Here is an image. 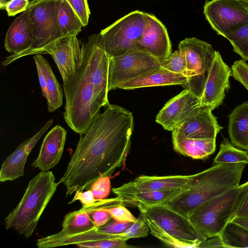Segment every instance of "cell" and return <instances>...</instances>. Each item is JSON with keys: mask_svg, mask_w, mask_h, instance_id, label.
<instances>
[{"mask_svg": "<svg viewBox=\"0 0 248 248\" xmlns=\"http://www.w3.org/2000/svg\"><path fill=\"white\" fill-rule=\"evenodd\" d=\"M82 134L65 171L58 182L66 188V195L77 190L90 189L103 176H111L125 162L134 129L132 113L109 103Z\"/></svg>", "mask_w": 248, "mask_h": 248, "instance_id": "1", "label": "cell"}, {"mask_svg": "<svg viewBox=\"0 0 248 248\" xmlns=\"http://www.w3.org/2000/svg\"><path fill=\"white\" fill-rule=\"evenodd\" d=\"M109 56L99 34L90 36L83 62L63 88L65 122L80 135L87 129L108 101Z\"/></svg>", "mask_w": 248, "mask_h": 248, "instance_id": "2", "label": "cell"}, {"mask_svg": "<svg viewBox=\"0 0 248 248\" xmlns=\"http://www.w3.org/2000/svg\"><path fill=\"white\" fill-rule=\"evenodd\" d=\"M245 167L243 163L214 164L193 174L189 188L165 205L188 218L201 203L239 186Z\"/></svg>", "mask_w": 248, "mask_h": 248, "instance_id": "3", "label": "cell"}, {"mask_svg": "<svg viewBox=\"0 0 248 248\" xmlns=\"http://www.w3.org/2000/svg\"><path fill=\"white\" fill-rule=\"evenodd\" d=\"M59 184L49 170L41 171L33 177L18 204L5 218L6 229L30 237Z\"/></svg>", "mask_w": 248, "mask_h": 248, "instance_id": "4", "label": "cell"}, {"mask_svg": "<svg viewBox=\"0 0 248 248\" xmlns=\"http://www.w3.org/2000/svg\"><path fill=\"white\" fill-rule=\"evenodd\" d=\"M142 212L151 233L173 248H197L206 239L187 218L165 205L144 208Z\"/></svg>", "mask_w": 248, "mask_h": 248, "instance_id": "5", "label": "cell"}, {"mask_svg": "<svg viewBox=\"0 0 248 248\" xmlns=\"http://www.w3.org/2000/svg\"><path fill=\"white\" fill-rule=\"evenodd\" d=\"M60 0H32L27 8L34 28L33 43L29 49L6 57V66L16 60L30 55L38 54L43 48L62 38L58 21Z\"/></svg>", "mask_w": 248, "mask_h": 248, "instance_id": "6", "label": "cell"}, {"mask_svg": "<svg viewBox=\"0 0 248 248\" xmlns=\"http://www.w3.org/2000/svg\"><path fill=\"white\" fill-rule=\"evenodd\" d=\"M239 186L201 203L188 218L206 238L219 235L234 216Z\"/></svg>", "mask_w": 248, "mask_h": 248, "instance_id": "7", "label": "cell"}, {"mask_svg": "<svg viewBox=\"0 0 248 248\" xmlns=\"http://www.w3.org/2000/svg\"><path fill=\"white\" fill-rule=\"evenodd\" d=\"M146 14L139 10L132 11L100 31L105 49L109 57L137 49L144 28Z\"/></svg>", "mask_w": 248, "mask_h": 248, "instance_id": "8", "label": "cell"}, {"mask_svg": "<svg viewBox=\"0 0 248 248\" xmlns=\"http://www.w3.org/2000/svg\"><path fill=\"white\" fill-rule=\"evenodd\" d=\"M178 48L185 55L186 63L188 81L184 88L200 98L216 50L209 43L196 37L181 41Z\"/></svg>", "mask_w": 248, "mask_h": 248, "instance_id": "9", "label": "cell"}, {"mask_svg": "<svg viewBox=\"0 0 248 248\" xmlns=\"http://www.w3.org/2000/svg\"><path fill=\"white\" fill-rule=\"evenodd\" d=\"M161 67L160 61L148 52L138 49L110 57L108 91L115 90L130 79Z\"/></svg>", "mask_w": 248, "mask_h": 248, "instance_id": "10", "label": "cell"}, {"mask_svg": "<svg viewBox=\"0 0 248 248\" xmlns=\"http://www.w3.org/2000/svg\"><path fill=\"white\" fill-rule=\"evenodd\" d=\"M203 13L212 29L225 38L248 24V3L244 0L206 1Z\"/></svg>", "mask_w": 248, "mask_h": 248, "instance_id": "11", "label": "cell"}, {"mask_svg": "<svg viewBox=\"0 0 248 248\" xmlns=\"http://www.w3.org/2000/svg\"><path fill=\"white\" fill-rule=\"evenodd\" d=\"M87 52V43L77 36L62 37L41 50L38 54H49L59 70L63 83L79 68Z\"/></svg>", "mask_w": 248, "mask_h": 248, "instance_id": "12", "label": "cell"}, {"mask_svg": "<svg viewBox=\"0 0 248 248\" xmlns=\"http://www.w3.org/2000/svg\"><path fill=\"white\" fill-rule=\"evenodd\" d=\"M231 76L232 69L223 61L219 52L216 51L200 97V106H209L213 110L221 105L226 93L230 89Z\"/></svg>", "mask_w": 248, "mask_h": 248, "instance_id": "13", "label": "cell"}, {"mask_svg": "<svg viewBox=\"0 0 248 248\" xmlns=\"http://www.w3.org/2000/svg\"><path fill=\"white\" fill-rule=\"evenodd\" d=\"M209 106H199L172 131V139H215L223 128Z\"/></svg>", "mask_w": 248, "mask_h": 248, "instance_id": "14", "label": "cell"}, {"mask_svg": "<svg viewBox=\"0 0 248 248\" xmlns=\"http://www.w3.org/2000/svg\"><path fill=\"white\" fill-rule=\"evenodd\" d=\"M200 106V98L185 88L169 100L156 116L155 121L168 131H172Z\"/></svg>", "mask_w": 248, "mask_h": 248, "instance_id": "15", "label": "cell"}, {"mask_svg": "<svg viewBox=\"0 0 248 248\" xmlns=\"http://www.w3.org/2000/svg\"><path fill=\"white\" fill-rule=\"evenodd\" d=\"M142 34L137 49L144 50L160 62L171 55V44L165 26L154 15L146 13Z\"/></svg>", "mask_w": 248, "mask_h": 248, "instance_id": "16", "label": "cell"}, {"mask_svg": "<svg viewBox=\"0 0 248 248\" xmlns=\"http://www.w3.org/2000/svg\"><path fill=\"white\" fill-rule=\"evenodd\" d=\"M193 175H142L119 187L112 188V191L117 196L124 193L183 188L189 186Z\"/></svg>", "mask_w": 248, "mask_h": 248, "instance_id": "17", "label": "cell"}, {"mask_svg": "<svg viewBox=\"0 0 248 248\" xmlns=\"http://www.w3.org/2000/svg\"><path fill=\"white\" fill-rule=\"evenodd\" d=\"M53 123V119L48 120L39 131L21 143L15 151L6 157L0 171V182L12 181L24 175L25 164L30 153Z\"/></svg>", "mask_w": 248, "mask_h": 248, "instance_id": "18", "label": "cell"}, {"mask_svg": "<svg viewBox=\"0 0 248 248\" xmlns=\"http://www.w3.org/2000/svg\"><path fill=\"white\" fill-rule=\"evenodd\" d=\"M66 133V130L59 125H56L47 133L37 157L31 164L33 168L46 171L58 164L63 154Z\"/></svg>", "mask_w": 248, "mask_h": 248, "instance_id": "19", "label": "cell"}, {"mask_svg": "<svg viewBox=\"0 0 248 248\" xmlns=\"http://www.w3.org/2000/svg\"><path fill=\"white\" fill-rule=\"evenodd\" d=\"M34 38V28L28 9L23 12L9 27L4 46L12 54L23 52L31 46Z\"/></svg>", "mask_w": 248, "mask_h": 248, "instance_id": "20", "label": "cell"}, {"mask_svg": "<svg viewBox=\"0 0 248 248\" xmlns=\"http://www.w3.org/2000/svg\"><path fill=\"white\" fill-rule=\"evenodd\" d=\"M187 81L188 78L186 76L172 72L161 67L130 79L120 85L118 88L132 90L143 87L171 85H181L184 87Z\"/></svg>", "mask_w": 248, "mask_h": 248, "instance_id": "21", "label": "cell"}, {"mask_svg": "<svg viewBox=\"0 0 248 248\" xmlns=\"http://www.w3.org/2000/svg\"><path fill=\"white\" fill-rule=\"evenodd\" d=\"M189 187V185L178 189L124 193L117 197L122 200L124 204L133 205L141 210L147 207L166 205L187 190Z\"/></svg>", "mask_w": 248, "mask_h": 248, "instance_id": "22", "label": "cell"}, {"mask_svg": "<svg viewBox=\"0 0 248 248\" xmlns=\"http://www.w3.org/2000/svg\"><path fill=\"white\" fill-rule=\"evenodd\" d=\"M228 117V133L232 144L248 152V101L236 106Z\"/></svg>", "mask_w": 248, "mask_h": 248, "instance_id": "23", "label": "cell"}, {"mask_svg": "<svg viewBox=\"0 0 248 248\" xmlns=\"http://www.w3.org/2000/svg\"><path fill=\"white\" fill-rule=\"evenodd\" d=\"M172 141L176 152L195 159L207 158L216 148L215 139H172Z\"/></svg>", "mask_w": 248, "mask_h": 248, "instance_id": "24", "label": "cell"}, {"mask_svg": "<svg viewBox=\"0 0 248 248\" xmlns=\"http://www.w3.org/2000/svg\"><path fill=\"white\" fill-rule=\"evenodd\" d=\"M35 63L41 66L46 79L47 109L53 112L61 107L63 101V92L61 86L54 75L48 61L41 54L33 56Z\"/></svg>", "mask_w": 248, "mask_h": 248, "instance_id": "25", "label": "cell"}, {"mask_svg": "<svg viewBox=\"0 0 248 248\" xmlns=\"http://www.w3.org/2000/svg\"><path fill=\"white\" fill-rule=\"evenodd\" d=\"M90 214L82 209L66 214L62 223V230L59 233L71 235L85 232L97 227Z\"/></svg>", "mask_w": 248, "mask_h": 248, "instance_id": "26", "label": "cell"}, {"mask_svg": "<svg viewBox=\"0 0 248 248\" xmlns=\"http://www.w3.org/2000/svg\"><path fill=\"white\" fill-rule=\"evenodd\" d=\"M58 21L62 37L77 36L84 27L79 17L65 0H60Z\"/></svg>", "mask_w": 248, "mask_h": 248, "instance_id": "27", "label": "cell"}, {"mask_svg": "<svg viewBox=\"0 0 248 248\" xmlns=\"http://www.w3.org/2000/svg\"><path fill=\"white\" fill-rule=\"evenodd\" d=\"M219 236L225 248H248V230L232 221H229Z\"/></svg>", "mask_w": 248, "mask_h": 248, "instance_id": "28", "label": "cell"}, {"mask_svg": "<svg viewBox=\"0 0 248 248\" xmlns=\"http://www.w3.org/2000/svg\"><path fill=\"white\" fill-rule=\"evenodd\" d=\"M243 163L248 164V152L234 146L227 139H224L214 158V164Z\"/></svg>", "mask_w": 248, "mask_h": 248, "instance_id": "29", "label": "cell"}, {"mask_svg": "<svg viewBox=\"0 0 248 248\" xmlns=\"http://www.w3.org/2000/svg\"><path fill=\"white\" fill-rule=\"evenodd\" d=\"M232 44L233 52L245 61H248V24L228 34L226 37Z\"/></svg>", "mask_w": 248, "mask_h": 248, "instance_id": "30", "label": "cell"}, {"mask_svg": "<svg viewBox=\"0 0 248 248\" xmlns=\"http://www.w3.org/2000/svg\"><path fill=\"white\" fill-rule=\"evenodd\" d=\"M161 67L172 72L187 76L186 58L184 53L179 49L175 51L168 59L161 62Z\"/></svg>", "mask_w": 248, "mask_h": 248, "instance_id": "31", "label": "cell"}, {"mask_svg": "<svg viewBox=\"0 0 248 248\" xmlns=\"http://www.w3.org/2000/svg\"><path fill=\"white\" fill-rule=\"evenodd\" d=\"M149 228L147 224L142 212H140L139 217L135 222L123 232L124 239L127 241L131 238L146 237L149 233Z\"/></svg>", "mask_w": 248, "mask_h": 248, "instance_id": "32", "label": "cell"}, {"mask_svg": "<svg viewBox=\"0 0 248 248\" xmlns=\"http://www.w3.org/2000/svg\"><path fill=\"white\" fill-rule=\"evenodd\" d=\"M234 217L248 219V181L239 186L236 209L233 218Z\"/></svg>", "mask_w": 248, "mask_h": 248, "instance_id": "33", "label": "cell"}, {"mask_svg": "<svg viewBox=\"0 0 248 248\" xmlns=\"http://www.w3.org/2000/svg\"><path fill=\"white\" fill-rule=\"evenodd\" d=\"M98 210V209H97ZM108 212L113 219L122 223L135 222L137 218L124 207V204L100 209Z\"/></svg>", "mask_w": 248, "mask_h": 248, "instance_id": "34", "label": "cell"}, {"mask_svg": "<svg viewBox=\"0 0 248 248\" xmlns=\"http://www.w3.org/2000/svg\"><path fill=\"white\" fill-rule=\"evenodd\" d=\"M90 189L96 199H105L109 195L111 190L110 177H100L93 183Z\"/></svg>", "mask_w": 248, "mask_h": 248, "instance_id": "35", "label": "cell"}, {"mask_svg": "<svg viewBox=\"0 0 248 248\" xmlns=\"http://www.w3.org/2000/svg\"><path fill=\"white\" fill-rule=\"evenodd\" d=\"M232 76L248 91V64L242 60L235 61L231 66Z\"/></svg>", "mask_w": 248, "mask_h": 248, "instance_id": "36", "label": "cell"}, {"mask_svg": "<svg viewBox=\"0 0 248 248\" xmlns=\"http://www.w3.org/2000/svg\"><path fill=\"white\" fill-rule=\"evenodd\" d=\"M81 20L84 27L89 21L90 10L87 0H65Z\"/></svg>", "mask_w": 248, "mask_h": 248, "instance_id": "37", "label": "cell"}, {"mask_svg": "<svg viewBox=\"0 0 248 248\" xmlns=\"http://www.w3.org/2000/svg\"><path fill=\"white\" fill-rule=\"evenodd\" d=\"M80 248H127L130 247L126 241L122 239H105L86 243L82 244Z\"/></svg>", "mask_w": 248, "mask_h": 248, "instance_id": "38", "label": "cell"}, {"mask_svg": "<svg viewBox=\"0 0 248 248\" xmlns=\"http://www.w3.org/2000/svg\"><path fill=\"white\" fill-rule=\"evenodd\" d=\"M132 224V222L122 223L114 219L98 228L100 231L106 233L119 234L126 231Z\"/></svg>", "mask_w": 248, "mask_h": 248, "instance_id": "39", "label": "cell"}, {"mask_svg": "<svg viewBox=\"0 0 248 248\" xmlns=\"http://www.w3.org/2000/svg\"><path fill=\"white\" fill-rule=\"evenodd\" d=\"M29 3V0H11L5 5L4 10L9 16H14L25 11Z\"/></svg>", "mask_w": 248, "mask_h": 248, "instance_id": "40", "label": "cell"}, {"mask_svg": "<svg viewBox=\"0 0 248 248\" xmlns=\"http://www.w3.org/2000/svg\"><path fill=\"white\" fill-rule=\"evenodd\" d=\"M79 200L84 206H91L93 205L98 200L96 199L91 189L87 190L85 192L77 190L73 199L68 202V204L73 203Z\"/></svg>", "mask_w": 248, "mask_h": 248, "instance_id": "41", "label": "cell"}, {"mask_svg": "<svg viewBox=\"0 0 248 248\" xmlns=\"http://www.w3.org/2000/svg\"><path fill=\"white\" fill-rule=\"evenodd\" d=\"M88 213L91 215L95 225L98 228L106 224L112 218L108 212L102 210H93Z\"/></svg>", "mask_w": 248, "mask_h": 248, "instance_id": "42", "label": "cell"}, {"mask_svg": "<svg viewBox=\"0 0 248 248\" xmlns=\"http://www.w3.org/2000/svg\"><path fill=\"white\" fill-rule=\"evenodd\" d=\"M225 248L219 235L206 238L202 241L197 248Z\"/></svg>", "mask_w": 248, "mask_h": 248, "instance_id": "43", "label": "cell"}, {"mask_svg": "<svg viewBox=\"0 0 248 248\" xmlns=\"http://www.w3.org/2000/svg\"><path fill=\"white\" fill-rule=\"evenodd\" d=\"M38 79L41 86V89L42 93L43 96L45 98L46 97V79L45 77L41 66L38 63H35Z\"/></svg>", "mask_w": 248, "mask_h": 248, "instance_id": "44", "label": "cell"}, {"mask_svg": "<svg viewBox=\"0 0 248 248\" xmlns=\"http://www.w3.org/2000/svg\"><path fill=\"white\" fill-rule=\"evenodd\" d=\"M231 221H232L248 230V219L240 217H234Z\"/></svg>", "mask_w": 248, "mask_h": 248, "instance_id": "45", "label": "cell"}, {"mask_svg": "<svg viewBox=\"0 0 248 248\" xmlns=\"http://www.w3.org/2000/svg\"><path fill=\"white\" fill-rule=\"evenodd\" d=\"M11 0H0V8L4 10L6 3Z\"/></svg>", "mask_w": 248, "mask_h": 248, "instance_id": "46", "label": "cell"}, {"mask_svg": "<svg viewBox=\"0 0 248 248\" xmlns=\"http://www.w3.org/2000/svg\"><path fill=\"white\" fill-rule=\"evenodd\" d=\"M244 0L246 1L248 3V0Z\"/></svg>", "mask_w": 248, "mask_h": 248, "instance_id": "47", "label": "cell"}]
</instances>
